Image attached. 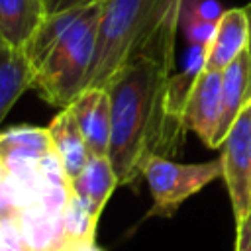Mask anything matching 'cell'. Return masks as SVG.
Here are the masks:
<instances>
[{
	"label": "cell",
	"mask_w": 251,
	"mask_h": 251,
	"mask_svg": "<svg viewBox=\"0 0 251 251\" xmlns=\"http://www.w3.org/2000/svg\"><path fill=\"white\" fill-rule=\"evenodd\" d=\"M180 8L182 2L141 41L106 84L112 108L108 157L120 186L137 184L151 155L171 159L180 151L184 129L167 114Z\"/></svg>",
	"instance_id": "obj_1"
},
{
	"label": "cell",
	"mask_w": 251,
	"mask_h": 251,
	"mask_svg": "<svg viewBox=\"0 0 251 251\" xmlns=\"http://www.w3.org/2000/svg\"><path fill=\"white\" fill-rule=\"evenodd\" d=\"M102 0L49 14L25 53L31 61V88L43 102L63 110L84 88L90 71Z\"/></svg>",
	"instance_id": "obj_2"
},
{
	"label": "cell",
	"mask_w": 251,
	"mask_h": 251,
	"mask_svg": "<svg viewBox=\"0 0 251 251\" xmlns=\"http://www.w3.org/2000/svg\"><path fill=\"white\" fill-rule=\"evenodd\" d=\"M182 0H102L96 51L84 88H106L141 41Z\"/></svg>",
	"instance_id": "obj_3"
},
{
	"label": "cell",
	"mask_w": 251,
	"mask_h": 251,
	"mask_svg": "<svg viewBox=\"0 0 251 251\" xmlns=\"http://www.w3.org/2000/svg\"><path fill=\"white\" fill-rule=\"evenodd\" d=\"M141 178L153 198L147 214L171 218L190 196L200 192L212 180L222 178V161L176 163L169 157L151 155L143 165Z\"/></svg>",
	"instance_id": "obj_4"
},
{
	"label": "cell",
	"mask_w": 251,
	"mask_h": 251,
	"mask_svg": "<svg viewBox=\"0 0 251 251\" xmlns=\"http://www.w3.org/2000/svg\"><path fill=\"white\" fill-rule=\"evenodd\" d=\"M218 149L222 178L226 182L237 226L251 212V100L245 102Z\"/></svg>",
	"instance_id": "obj_5"
},
{
	"label": "cell",
	"mask_w": 251,
	"mask_h": 251,
	"mask_svg": "<svg viewBox=\"0 0 251 251\" xmlns=\"http://www.w3.org/2000/svg\"><path fill=\"white\" fill-rule=\"evenodd\" d=\"M222 116V71L202 69L186 98L182 124L194 131L204 145L216 149V135Z\"/></svg>",
	"instance_id": "obj_6"
},
{
	"label": "cell",
	"mask_w": 251,
	"mask_h": 251,
	"mask_svg": "<svg viewBox=\"0 0 251 251\" xmlns=\"http://www.w3.org/2000/svg\"><path fill=\"white\" fill-rule=\"evenodd\" d=\"M75 116L90 155H108L112 135L110 94L102 86L82 88L67 106Z\"/></svg>",
	"instance_id": "obj_7"
},
{
	"label": "cell",
	"mask_w": 251,
	"mask_h": 251,
	"mask_svg": "<svg viewBox=\"0 0 251 251\" xmlns=\"http://www.w3.org/2000/svg\"><path fill=\"white\" fill-rule=\"evenodd\" d=\"M63 214L65 210L55 208L43 200L16 214L29 251H71L65 237Z\"/></svg>",
	"instance_id": "obj_8"
},
{
	"label": "cell",
	"mask_w": 251,
	"mask_h": 251,
	"mask_svg": "<svg viewBox=\"0 0 251 251\" xmlns=\"http://www.w3.org/2000/svg\"><path fill=\"white\" fill-rule=\"evenodd\" d=\"M249 43V24L243 8H227L216 24L214 35L204 47V69L224 71Z\"/></svg>",
	"instance_id": "obj_9"
},
{
	"label": "cell",
	"mask_w": 251,
	"mask_h": 251,
	"mask_svg": "<svg viewBox=\"0 0 251 251\" xmlns=\"http://www.w3.org/2000/svg\"><path fill=\"white\" fill-rule=\"evenodd\" d=\"M47 16L43 0H0V39L25 51Z\"/></svg>",
	"instance_id": "obj_10"
},
{
	"label": "cell",
	"mask_w": 251,
	"mask_h": 251,
	"mask_svg": "<svg viewBox=\"0 0 251 251\" xmlns=\"http://www.w3.org/2000/svg\"><path fill=\"white\" fill-rule=\"evenodd\" d=\"M118 186H120L118 176L114 173V167L108 155H100V157L90 155L84 169L78 173L76 178H73L75 194L84 202V206L98 220Z\"/></svg>",
	"instance_id": "obj_11"
},
{
	"label": "cell",
	"mask_w": 251,
	"mask_h": 251,
	"mask_svg": "<svg viewBox=\"0 0 251 251\" xmlns=\"http://www.w3.org/2000/svg\"><path fill=\"white\" fill-rule=\"evenodd\" d=\"M49 133H51V141H53V149L67 173V176L76 178L78 173L84 169V165L90 159L86 141L78 129V124L75 120V116L71 114L69 108H63L47 126Z\"/></svg>",
	"instance_id": "obj_12"
},
{
	"label": "cell",
	"mask_w": 251,
	"mask_h": 251,
	"mask_svg": "<svg viewBox=\"0 0 251 251\" xmlns=\"http://www.w3.org/2000/svg\"><path fill=\"white\" fill-rule=\"evenodd\" d=\"M31 82L33 69L27 53L0 39V124Z\"/></svg>",
	"instance_id": "obj_13"
},
{
	"label": "cell",
	"mask_w": 251,
	"mask_h": 251,
	"mask_svg": "<svg viewBox=\"0 0 251 251\" xmlns=\"http://www.w3.org/2000/svg\"><path fill=\"white\" fill-rule=\"evenodd\" d=\"M247 86H249V55L247 51H243L235 61H231L222 71V116L216 135V149L220 147L231 124L235 122L241 108L249 100Z\"/></svg>",
	"instance_id": "obj_14"
},
{
	"label": "cell",
	"mask_w": 251,
	"mask_h": 251,
	"mask_svg": "<svg viewBox=\"0 0 251 251\" xmlns=\"http://www.w3.org/2000/svg\"><path fill=\"white\" fill-rule=\"evenodd\" d=\"M53 141L47 127L14 126L0 133V159H43L53 153Z\"/></svg>",
	"instance_id": "obj_15"
},
{
	"label": "cell",
	"mask_w": 251,
	"mask_h": 251,
	"mask_svg": "<svg viewBox=\"0 0 251 251\" xmlns=\"http://www.w3.org/2000/svg\"><path fill=\"white\" fill-rule=\"evenodd\" d=\"M63 227H65V237L69 243V249H76L80 245L92 243L98 227V218L92 216V212L84 206V202L75 194H71L65 214H63Z\"/></svg>",
	"instance_id": "obj_16"
},
{
	"label": "cell",
	"mask_w": 251,
	"mask_h": 251,
	"mask_svg": "<svg viewBox=\"0 0 251 251\" xmlns=\"http://www.w3.org/2000/svg\"><path fill=\"white\" fill-rule=\"evenodd\" d=\"M0 251H29L16 216L0 222Z\"/></svg>",
	"instance_id": "obj_17"
},
{
	"label": "cell",
	"mask_w": 251,
	"mask_h": 251,
	"mask_svg": "<svg viewBox=\"0 0 251 251\" xmlns=\"http://www.w3.org/2000/svg\"><path fill=\"white\" fill-rule=\"evenodd\" d=\"M16 216V206L10 194V184H8V173L6 167L0 159V222L6 218H14Z\"/></svg>",
	"instance_id": "obj_18"
},
{
	"label": "cell",
	"mask_w": 251,
	"mask_h": 251,
	"mask_svg": "<svg viewBox=\"0 0 251 251\" xmlns=\"http://www.w3.org/2000/svg\"><path fill=\"white\" fill-rule=\"evenodd\" d=\"M235 251H251V212L241 224H237Z\"/></svg>",
	"instance_id": "obj_19"
},
{
	"label": "cell",
	"mask_w": 251,
	"mask_h": 251,
	"mask_svg": "<svg viewBox=\"0 0 251 251\" xmlns=\"http://www.w3.org/2000/svg\"><path fill=\"white\" fill-rule=\"evenodd\" d=\"M43 2H45V8H47V14H55V12L86 6V4H92V2H100V0H43Z\"/></svg>",
	"instance_id": "obj_20"
},
{
	"label": "cell",
	"mask_w": 251,
	"mask_h": 251,
	"mask_svg": "<svg viewBox=\"0 0 251 251\" xmlns=\"http://www.w3.org/2000/svg\"><path fill=\"white\" fill-rule=\"evenodd\" d=\"M243 12H245L247 24H249V43H247V55H249V86H247V96L251 100V2L243 6Z\"/></svg>",
	"instance_id": "obj_21"
},
{
	"label": "cell",
	"mask_w": 251,
	"mask_h": 251,
	"mask_svg": "<svg viewBox=\"0 0 251 251\" xmlns=\"http://www.w3.org/2000/svg\"><path fill=\"white\" fill-rule=\"evenodd\" d=\"M73 251H104V249H102V247H98V245L92 241V243L80 245V247H76V249H73Z\"/></svg>",
	"instance_id": "obj_22"
}]
</instances>
